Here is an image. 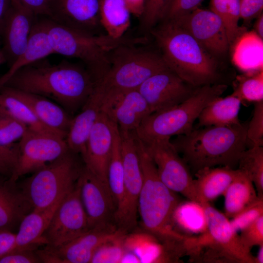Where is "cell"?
<instances>
[{"label": "cell", "instance_id": "cell-8", "mask_svg": "<svg viewBox=\"0 0 263 263\" xmlns=\"http://www.w3.org/2000/svg\"><path fill=\"white\" fill-rule=\"evenodd\" d=\"M225 84L199 87L186 100L168 109L154 112L147 116L135 131L143 142L174 135L187 134L204 108L226 90Z\"/></svg>", "mask_w": 263, "mask_h": 263}, {"label": "cell", "instance_id": "cell-2", "mask_svg": "<svg viewBox=\"0 0 263 263\" xmlns=\"http://www.w3.org/2000/svg\"><path fill=\"white\" fill-rule=\"evenodd\" d=\"M247 125L204 127L187 134L177 135L170 142L195 173L205 168L238 166L247 149Z\"/></svg>", "mask_w": 263, "mask_h": 263}, {"label": "cell", "instance_id": "cell-52", "mask_svg": "<svg viewBox=\"0 0 263 263\" xmlns=\"http://www.w3.org/2000/svg\"><path fill=\"white\" fill-rule=\"evenodd\" d=\"M256 32L262 38H263V16L260 15L256 23Z\"/></svg>", "mask_w": 263, "mask_h": 263}, {"label": "cell", "instance_id": "cell-1", "mask_svg": "<svg viewBox=\"0 0 263 263\" xmlns=\"http://www.w3.org/2000/svg\"><path fill=\"white\" fill-rule=\"evenodd\" d=\"M44 59L19 69L3 86L44 97L74 113L93 93V78L84 65L66 61L52 64Z\"/></svg>", "mask_w": 263, "mask_h": 263}, {"label": "cell", "instance_id": "cell-21", "mask_svg": "<svg viewBox=\"0 0 263 263\" xmlns=\"http://www.w3.org/2000/svg\"><path fill=\"white\" fill-rule=\"evenodd\" d=\"M100 109L122 132L135 131L152 113L148 103L137 89L109 97L101 103Z\"/></svg>", "mask_w": 263, "mask_h": 263}, {"label": "cell", "instance_id": "cell-32", "mask_svg": "<svg viewBox=\"0 0 263 263\" xmlns=\"http://www.w3.org/2000/svg\"><path fill=\"white\" fill-rule=\"evenodd\" d=\"M130 12L124 0H101L100 21L105 34L124 37L131 25Z\"/></svg>", "mask_w": 263, "mask_h": 263}, {"label": "cell", "instance_id": "cell-49", "mask_svg": "<svg viewBox=\"0 0 263 263\" xmlns=\"http://www.w3.org/2000/svg\"><path fill=\"white\" fill-rule=\"evenodd\" d=\"M16 234L7 230H0V258L15 247Z\"/></svg>", "mask_w": 263, "mask_h": 263}, {"label": "cell", "instance_id": "cell-34", "mask_svg": "<svg viewBox=\"0 0 263 263\" xmlns=\"http://www.w3.org/2000/svg\"><path fill=\"white\" fill-rule=\"evenodd\" d=\"M107 181L116 206V212L121 206L124 192V171L118 128L114 134L112 152L108 169Z\"/></svg>", "mask_w": 263, "mask_h": 263}, {"label": "cell", "instance_id": "cell-23", "mask_svg": "<svg viewBox=\"0 0 263 263\" xmlns=\"http://www.w3.org/2000/svg\"><path fill=\"white\" fill-rule=\"evenodd\" d=\"M33 209L16 182L0 179V230L11 231Z\"/></svg>", "mask_w": 263, "mask_h": 263}, {"label": "cell", "instance_id": "cell-6", "mask_svg": "<svg viewBox=\"0 0 263 263\" xmlns=\"http://www.w3.org/2000/svg\"><path fill=\"white\" fill-rule=\"evenodd\" d=\"M135 135L143 176L138 202L142 226L144 231L161 240H185L187 237L175 229L172 222L173 212L181 201L161 181L144 144Z\"/></svg>", "mask_w": 263, "mask_h": 263}, {"label": "cell", "instance_id": "cell-20", "mask_svg": "<svg viewBox=\"0 0 263 263\" xmlns=\"http://www.w3.org/2000/svg\"><path fill=\"white\" fill-rule=\"evenodd\" d=\"M37 17L18 0H11L1 31L2 52L11 65L24 51Z\"/></svg>", "mask_w": 263, "mask_h": 263}, {"label": "cell", "instance_id": "cell-26", "mask_svg": "<svg viewBox=\"0 0 263 263\" xmlns=\"http://www.w3.org/2000/svg\"><path fill=\"white\" fill-rule=\"evenodd\" d=\"M63 198L48 207L33 209L23 218L19 225L13 249L27 247L38 248L40 245H45L42 235Z\"/></svg>", "mask_w": 263, "mask_h": 263}, {"label": "cell", "instance_id": "cell-53", "mask_svg": "<svg viewBox=\"0 0 263 263\" xmlns=\"http://www.w3.org/2000/svg\"><path fill=\"white\" fill-rule=\"evenodd\" d=\"M259 249L256 256H255V263H263V245L259 246Z\"/></svg>", "mask_w": 263, "mask_h": 263}, {"label": "cell", "instance_id": "cell-51", "mask_svg": "<svg viewBox=\"0 0 263 263\" xmlns=\"http://www.w3.org/2000/svg\"><path fill=\"white\" fill-rule=\"evenodd\" d=\"M11 0H0V32L3 26L8 11L10 7Z\"/></svg>", "mask_w": 263, "mask_h": 263}, {"label": "cell", "instance_id": "cell-40", "mask_svg": "<svg viewBox=\"0 0 263 263\" xmlns=\"http://www.w3.org/2000/svg\"><path fill=\"white\" fill-rule=\"evenodd\" d=\"M263 215V197H258L253 203L232 218L230 224L237 232L252 224Z\"/></svg>", "mask_w": 263, "mask_h": 263}, {"label": "cell", "instance_id": "cell-14", "mask_svg": "<svg viewBox=\"0 0 263 263\" xmlns=\"http://www.w3.org/2000/svg\"><path fill=\"white\" fill-rule=\"evenodd\" d=\"M122 232L115 223H110L91 229L61 246H45L36 252L41 263H90L101 245Z\"/></svg>", "mask_w": 263, "mask_h": 263}, {"label": "cell", "instance_id": "cell-17", "mask_svg": "<svg viewBox=\"0 0 263 263\" xmlns=\"http://www.w3.org/2000/svg\"><path fill=\"white\" fill-rule=\"evenodd\" d=\"M186 30L208 52L222 55L229 46L221 19L211 10L199 7L171 20Z\"/></svg>", "mask_w": 263, "mask_h": 263}, {"label": "cell", "instance_id": "cell-5", "mask_svg": "<svg viewBox=\"0 0 263 263\" xmlns=\"http://www.w3.org/2000/svg\"><path fill=\"white\" fill-rule=\"evenodd\" d=\"M145 44H123L111 52L109 69L91 95L100 107L109 97L137 89L152 75L169 69L160 54Z\"/></svg>", "mask_w": 263, "mask_h": 263}, {"label": "cell", "instance_id": "cell-38", "mask_svg": "<svg viewBox=\"0 0 263 263\" xmlns=\"http://www.w3.org/2000/svg\"><path fill=\"white\" fill-rule=\"evenodd\" d=\"M172 0H145L143 13L140 18L141 30L150 32L161 21Z\"/></svg>", "mask_w": 263, "mask_h": 263}, {"label": "cell", "instance_id": "cell-29", "mask_svg": "<svg viewBox=\"0 0 263 263\" xmlns=\"http://www.w3.org/2000/svg\"><path fill=\"white\" fill-rule=\"evenodd\" d=\"M234 64L241 70L254 72L263 70V40L255 31L242 34L235 41Z\"/></svg>", "mask_w": 263, "mask_h": 263}, {"label": "cell", "instance_id": "cell-54", "mask_svg": "<svg viewBox=\"0 0 263 263\" xmlns=\"http://www.w3.org/2000/svg\"><path fill=\"white\" fill-rule=\"evenodd\" d=\"M5 58L2 50L0 49V66L5 61Z\"/></svg>", "mask_w": 263, "mask_h": 263}, {"label": "cell", "instance_id": "cell-4", "mask_svg": "<svg viewBox=\"0 0 263 263\" xmlns=\"http://www.w3.org/2000/svg\"><path fill=\"white\" fill-rule=\"evenodd\" d=\"M49 41L54 54L80 59L95 84L105 75L110 66L111 52L126 44H145V37L125 35L114 38L106 34L92 35L70 28L46 19Z\"/></svg>", "mask_w": 263, "mask_h": 263}, {"label": "cell", "instance_id": "cell-45", "mask_svg": "<svg viewBox=\"0 0 263 263\" xmlns=\"http://www.w3.org/2000/svg\"><path fill=\"white\" fill-rule=\"evenodd\" d=\"M203 0H172L162 21L174 20L186 15L199 8Z\"/></svg>", "mask_w": 263, "mask_h": 263}, {"label": "cell", "instance_id": "cell-12", "mask_svg": "<svg viewBox=\"0 0 263 263\" xmlns=\"http://www.w3.org/2000/svg\"><path fill=\"white\" fill-rule=\"evenodd\" d=\"M90 229L77 181L73 189L60 202L42 237L46 246L56 247Z\"/></svg>", "mask_w": 263, "mask_h": 263}, {"label": "cell", "instance_id": "cell-10", "mask_svg": "<svg viewBox=\"0 0 263 263\" xmlns=\"http://www.w3.org/2000/svg\"><path fill=\"white\" fill-rule=\"evenodd\" d=\"M120 149L124 171V197L114 215L117 228L126 233L137 226L138 202L143 176L137 151L135 131H119Z\"/></svg>", "mask_w": 263, "mask_h": 263}, {"label": "cell", "instance_id": "cell-42", "mask_svg": "<svg viewBox=\"0 0 263 263\" xmlns=\"http://www.w3.org/2000/svg\"><path fill=\"white\" fill-rule=\"evenodd\" d=\"M240 18L239 0H228L227 14L225 27L229 45L236 41L244 31L238 25Z\"/></svg>", "mask_w": 263, "mask_h": 263}, {"label": "cell", "instance_id": "cell-46", "mask_svg": "<svg viewBox=\"0 0 263 263\" xmlns=\"http://www.w3.org/2000/svg\"><path fill=\"white\" fill-rule=\"evenodd\" d=\"M37 249L33 247L13 249L0 258V263H41L36 251Z\"/></svg>", "mask_w": 263, "mask_h": 263}, {"label": "cell", "instance_id": "cell-47", "mask_svg": "<svg viewBox=\"0 0 263 263\" xmlns=\"http://www.w3.org/2000/svg\"><path fill=\"white\" fill-rule=\"evenodd\" d=\"M240 17L249 19L260 14L263 8V0H239Z\"/></svg>", "mask_w": 263, "mask_h": 263}, {"label": "cell", "instance_id": "cell-33", "mask_svg": "<svg viewBox=\"0 0 263 263\" xmlns=\"http://www.w3.org/2000/svg\"><path fill=\"white\" fill-rule=\"evenodd\" d=\"M0 114L21 122L31 130L61 136L44 125L23 102L2 90H0Z\"/></svg>", "mask_w": 263, "mask_h": 263}, {"label": "cell", "instance_id": "cell-22", "mask_svg": "<svg viewBox=\"0 0 263 263\" xmlns=\"http://www.w3.org/2000/svg\"><path fill=\"white\" fill-rule=\"evenodd\" d=\"M0 90L23 102L44 125L66 139L72 117L58 104L44 97L8 87L3 86Z\"/></svg>", "mask_w": 263, "mask_h": 263}, {"label": "cell", "instance_id": "cell-31", "mask_svg": "<svg viewBox=\"0 0 263 263\" xmlns=\"http://www.w3.org/2000/svg\"><path fill=\"white\" fill-rule=\"evenodd\" d=\"M223 195L224 214L228 218H232L258 198L253 182L238 169Z\"/></svg>", "mask_w": 263, "mask_h": 263}, {"label": "cell", "instance_id": "cell-16", "mask_svg": "<svg viewBox=\"0 0 263 263\" xmlns=\"http://www.w3.org/2000/svg\"><path fill=\"white\" fill-rule=\"evenodd\" d=\"M197 88L168 69L150 77L137 90L148 103L152 113L180 104L188 98Z\"/></svg>", "mask_w": 263, "mask_h": 263}, {"label": "cell", "instance_id": "cell-28", "mask_svg": "<svg viewBox=\"0 0 263 263\" xmlns=\"http://www.w3.org/2000/svg\"><path fill=\"white\" fill-rule=\"evenodd\" d=\"M242 102L233 93L225 97H218L203 110L197 120L198 127L225 126L241 123L239 113Z\"/></svg>", "mask_w": 263, "mask_h": 263}, {"label": "cell", "instance_id": "cell-15", "mask_svg": "<svg viewBox=\"0 0 263 263\" xmlns=\"http://www.w3.org/2000/svg\"><path fill=\"white\" fill-rule=\"evenodd\" d=\"M77 183L90 228L115 223L116 206L108 185L97 177L85 165Z\"/></svg>", "mask_w": 263, "mask_h": 263}, {"label": "cell", "instance_id": "cell-50", "mask_svg": "<svg viewBox=\"0 0 263 263\" xmlns=\"http://www.w3.org/2000/svg\"><path fill=\"white\" fill-rule=\"evenodd\" d=\"M131 14L139 18L142 16L145 7V0H124Z\"/></svg>", "mask_w": 263, "mask_h": 263}, {"label": "cell", "instance_id": "cell-36", "mask_svg": "<svg viewBox=\"0 0 263 263\" xmlns=\"http://www.w3.org/2000/svg\"><path fill=\"white\" fill-rule=\"evenodd\" d=\"M233 93L244 102L263 101V70L240 77Z\"/></svg>", "mask_w": 263, "mask_h": 263}, {"label": "cell", "instance_id": "cell-43", "mask_svg": "<svg viewBox=\"0 0 263 263\" xmlns=\"http://www.w3.org/2000/svg\"><path fill=\"white\" fill-rule=\"evenodd\" d=\"M241 232V241L248 249L263 245V215Z\"/></svg>", "mask_w": 263, "mask_h": 263}, {"label": "cell", "instance_id": "cell-11", "mask_svg": "<svg viewBox=\"0 0 263 263\" xmlns=\"http://www.w3.org/2000/svg\"><path fill=\"white\" fill-rule=\"evenodd\" d=\"M142 143L164 184L173 191L198 202L190 170L170 142V138Z\"/></svg>", "mask_w": 263, "mask_h": 263}, {"label": "cell", "instance_id": "cell-18", "mask_svg": "<svg viewBox=\"0 0 263 263\" xmlns=\"http://www.w3.org/2000/svg\"><path fill=\"white\" fill-rule=\"evenodd\" d=\"M101 0H49V19L59 24L92 35H103Z\"/></svg>", "mask_w": 263, "mask_h": 263}, {"label": "cell", "instance_id": "cell-44", "mask_svg": "<svg viewBox=\"0 0 263 263\" xmlns=\"http://www.w3.org/2000/svg\"><path fill=\"white\" fill-rule=\"evenodd\" d=\"M19 157L18 144L11 147L0 146V174L10 178L16 168Z\"/></svg>", "mask_w": 263, "mask_h": 263}, {"label": "cell", "instance_id": "cell-37", "mask_svg": "<svg viewBox=\"0 0 263 263\" xmlns=\"http://www.w3.org/2000/svg\"><path fill=\"white\" fill-rule=\"evenodd\" d=\"M127 234L122 232L101 245L90 263H121L127 251L125 238Z\"/></svg>", "mask_w": 263, "mask_h": 263}, {"label": "cell", "instance_id": "cell-27", "mask_svg": "<svg viewBox=\"0 0 263 263\" xmlns=\"http://www.w3.org/2000/svg\"><path fill=\"white\" fill-rule=\"evenodd\" d=\"M100 111L99 104L90 96L80 112L72 117L66 141L69 150L80 155L82 159L85 154L89 135Z\"/></svg>", "mask_w": 263, "mask_h": 263}, {"label": "cell", "instance_id": "cell-39", "mask_svg": "<svg viewBox=\"0 0 263 263\" xmlns=\"http://www.w3.org/2000/svg\"><path fill=\"white\" fill-rule=\"evenodd\" d=\"M29 128L12 117L0 114V146L11 147L20 140Z\"/></svg>", "mask_w": 263, "mask_h": 263}, {"label": "cell", "instance_id": "cell-7", "mask_svg": "<svg viewBox=\"0 0 263 263\" xmlns=\"http://www.w3.org/2000/svg\"><path fill=\"white\" fill-rule=\"evenodd\" d=\"M207 220L204 233L187 237L186 256L190 262L203 263H255V256L242 243L229 218L210 205L203 204Z\"/></svg>", "mask_w": 263, "mask_h": 263}, {"label": "cell", "instance_id": "cell-9", "mask_svg": "<svg viewBox=\"0 0 263 263\" xmlns=\"http://www.w3.org/2000/svg\"><path fill=\"white\" fill-rule=\"evenodd\" d=\"M77 155L69 150L25 181L21 190L33 209L48 207L73 189L84 165Z\"/></svg>", "mask_w": 263, "mask_h": 263}, {"label": "cell", "instance_id": "cell-13", "mask_svg": "<svg viewBox=\"0 0 263 263\" xmlns=\"http://www.w3.org/2000/svg\"><path fill=\"white\" fill-rule=\"evenodd\" d=\"M18 145V163L9 178L14 182L21 176L34 172L54 161L69 150L65 139L56 134L30 129Z\"/></svg>", "mask_w": 263, "mask_h": 263}, {"label": "cell", "instance_id": "cell-41", "mask_svg": "<svg viewBox=\"0 0 263 263\" xmlns=\"http://www.w3.org/2000/svg\"><path fill=\"white\" fill-rule=\"evenodd\" d=\"M246 136L252 146H263V101L254 105L252 117L247 125Z\"/></svg>", "mask_w": 263, "mask_h": 263}, {"label": "cell", "instance_id": "cell-30", "mask_svg": "<svg viewBox=\"0 0 263 263\" xmlns=\"http://www.w3.org/2000/svg\"><path fill=\"white\" fill-rule=\"evenodd\" d=\"M172 222L175 229L186 237L204 233L207 229L204 205L189 200L181 201L173 212Z\"/></svg>", "mask_w": 263, "mask_h": 263}, {"label": "cell", "instance_id": "cell-25", "mask_svg": "<svg viewBox=\"0 0 263 263\" xmlns=\"http://www.w3.org/2000/svg\"><path fill=\"white\" fill-rule=\"evenodd\" d=\"M54 54L49 41L45 19L35 22L24 51L0 77V89L19 69Z\"/></svg>", "mask_w": 263, "mask_h": 263}, {"label": "cell", "instance_id": "cell-3", "mask_svg": "<svg viewBox=\"0 0 263 263\" xmlns=\"http://www.w3.org/2000/svg\"><path fill=\"white\" fill-rule=\"evenodd\" d=\"M150 32L168 68L181 78L195 87L218 84L215 62L186 30L173 21L163 20Z\"/></svg>", "mask_w": 263, "mask_h": 263}, {"label": "cell", "instance_id": "cell-19", "mask_svg": "<svg viewBox=\"0 0 263 263\" xmlns=\"http://www.w3.org/2000/svg\"><path fill=\"white\" fill-rule=\"evenodd\" d=\"M117 125L100 111L89 135L82 160L94 174L107 183L108 166Z\"/></svg>", "mask_w": 263, "mask_h": 263}, {"label": "cell", "instance_id": "cell-48", "mask_svg": "<svg viewBox=\"0 0 263 263\" xmlns=\"http://www.w3.org/2000/svg\"><path fill=\"white\" fill-rule=\"evenodd\" d=\"M23 6L30 10L36 16L48 17L49 0H18Z\"/></svg>", "mask_w": 263, "mask_h": 263}, {"label": "cell", "instance_id": "cell-35", "mask_svg": "<svg viewBox=\"0 0 263 263\" xmlns=\"http://www.w3.org/2000/svg\"><path fill=\"white\" fill-rule=\"evenodd\" d=\"M238 169L253 182L258 197H263V147L252 146L242 154Z\"/></svg>", "mask_w": 263, "mask_h": 263}, {"label": "cell", "instance_id": "cell-24", "mask_svg": "<svg viewBox=\"0 0 263 263\" xmlns=\"http://www.w3.org/2000/svg\"><path fill=\"white\" fill-rule=\"evenodd\" d=\"M238 169L227 167L205 168L197 171L194 188L198 202L204 204L224 194Z\"/></svg>", "mask_w": 263, "mask_h": 263}]
</instances>
